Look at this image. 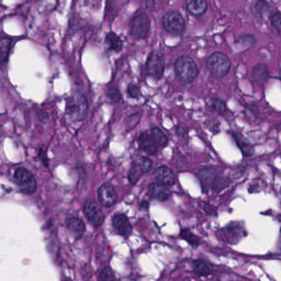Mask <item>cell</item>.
Wrapping results in <instances>:
<instances>
[{"label":"cell","instance_id":"6da1fadb","mask_svg":"<svg viewBox=\"0 0 281 281\" xmlns=\"http://www.w3.org/2000/svg\"><path fill=\"white\" fill-rule=\"evenodd\" d=\"M89 110V102L86 96L80 92H74L66 99L65 113L72 121H82L85 119Z\"/></svg>","mask_w":281,"mask_h":281},{"label":"cell","instance_id":"7a4b0ae2","mask_svg":"<svg viewBox=\"0 0 281 281\" xmlns=\"http://www.w3.org/2000/svg\"><path fill=\"white\" fill-rule=\"evenodd\" d=\"M176 74L179 80L183 83H190L194 82L199 75V68L195 61L189 55H182L176 61Z\"/></svg>","mask_w":281,"mask_h":281},{"label":"cell","instance_id":"3957f363","mask_svg":"<svg viewBox=\"0 0 281 281\" xmlns=\"http://www.w3.org/2000/svg\"><path fill=\"white\" fill-rule=\"evenodd\" d=\"M206 67L213 76L218 78H223L230 73L231 61L223 52H214L208 58Z\"/></svg>","mask_w":281,"mask_h":281},{"label":"cell","instance_id":"277c9868","mask_svg":"<svg viewBox=\"0 0 281 281\" xmlns=\"http://www.w3.org/2000/svg\"><path fill=\"white\" fill-rule=\"evenodd\" d=\"M162 26L166 33L175 37H181L186 29V21L177 11L166 12L162 17Z\"/></svg>","mask_w":281,"mask_h":281},{"label":"cell","instance_id":"5b68a950","mask_svg":"<svg viewBox=\"0 0 281 281\" xmlns=\"http://www.w3.org/2000/svg\"><path fill=\"white\" fill-rule=\"evenodd\" d=\"M13 179L20 191L25 195H33L37 189V183L33 173L25 167L16 169Z\"/></svg>","mask_w":281,"mask_h":281},{"label":"cell","instance_id":"8992f818","mask_svg":"<svg viewBox=\"0 0 281 281\" xmlns=\"http://www.w3.org/2000/svg\"><path fill=\"white\" fill-rule=\"evenodd\" d=\"M150 20L146 13L138 12L134 14L130 23V33L137 40L145 39L150 30Z\"/></svg>","mask_w":281,"mask_h":281},{"label":"cell","instance_id":"52a82bcc","mask_svg":"<svg viewBox=\"0 0 281 281\" xmlns=\"http://www.w3.org/2000/svg\"><path fill=\"white\" fill-rule=\"evenodd\" d=\"M145 67L148 75L156 80H159L164 73V59L157 52H151L148 58Z\"/></svg>","mask_w":281,"mask_h":281},{"label":"cell","instance_id":"ba28073f","mask_svg":"<svg viewBox=\"0 0 281 281\" xmlns=\"http://www.w3.org/2000/svg\"><path fill=\"white\" fill-rule=\"evenodd\" d=\"M83 212L87 219L93 227L98 229L102 226L105 220V215L97 202L94 201H87L83 206Z\"/></svg>","mask_w":281,"mask_h":281},{"label":"cell","instance_id":"9c48e42d","mask_svg":"<svg viewBox=\"0 0 281 281\" xmlns=\"http://www.w3.org/2000/svg\"><path fill=\"white\" fill-rule=\"evenodd\" d=\"M99 202L102 206L110 208L114 206L117 201V193L114 186L108 182L102 184L98 190Z\"/></svg>","mask_w":281,"mask_h":281},{"label":"cell","instance_id":"30bf717a","mask_svg":"<svg viewBox=\"0 0 281 281\" xmlns=\"http://www.w3.org/2000/svg\"><path fill=\"white\" fill-rule=\"evenodd\" d=\"M113 225L117 234L124 238H129L132 234V225L125 214H116L113 218Z\"/></svg>","mask_w":281,"mask_h":281},{"label":"cell","instance_id":"8fae6325","mask_svg":"<svg viewBox=\"0 0 281 281\" xmlns=\"http://www.w3.org/2000/svg\"><path fill=\"white\" fill-rule=\"evenodd\" d=\"M217 173L213 167H205L197 173V178L201 182V188L204 193H208L213 188L214 180L216 178Z\"/></svg>","mask_w":281,"mask_h":281},{"label":"cell","instance_id":"7c38bea8","mask_svg":"<svg viewBox=\"0 0 281 281\" xmlns=\"http://www.w3.org/2000/svg\"><path fill=\"white\" fill-rule=\"evenodd\" d=\"M148 194L153 199L161 202L167 201L171 196V191L167 186L158 182L149 184L148 187Z\"/></svg>","mask_w":281,"mask_h":281},{"label":"cell","instance_id":"4fadbf2b","mask_svg":"<svg viewBox=\"0 0 281 281\" xmlns=\"http://www.w3.org/2000/svg\"><path fill=\"white\" fill-rule=\"evenodd\" d=\"M138 146L144 152L149 155H155L158 154V146L152 138L151 134L144 132L138 137Z\"/></svg>","mask_w":281,"mask_h":281},{"label":"cell","instance_id":"5bb4252c","mask_svg":"<svg viewBox=\"0 0 281 281\" xmlns=\"http://www.w3.org/2000/svg\"><path fill=\"white\" fill-rule=\"evenodd\" d=\"M186 11L195 17H201L207 11V0H185Z\"/></svg>","mask_w":281,"mask_h":281},{"label":"cell","instance_id":"9a60e30c","mask_svg":"<svg viewBox=\"0 0 281 281\" xmlns=\"http://www.w3.org/2000/svg\"><path fill=\"white\" fill-rule=\"evenodd\" d=\"M154 177L158 182L164 184L166 186H173L175 184V176L171 169L166 166H160L157 167L154 171Z\"/></svg>","mask_w":281,"mask_h":281},{"label":"cell","instance_id":"2e32d148","mask_svg":"<svg viewBox=\"0 0 281 281\" xmlns=\"http://www.w3.org/2000/svg\"><path fill=\"white\" fill-rule=\"evenodd\" d=\"M65 223L67 225L68 229L74 234L77 239L82 238V236L85 234L86 228H85V222L80 218L69 217L66 219Z\"/></svg>","mask_w":281,"mask_h":281},{"label":"cell","instance_id":"e0dca14e","mask_svg":"<svg viewBox=\"0 0 281 281\" xmlns=\"http://www.w3.org/2000/svg\"><path fill=\"white\" fill-rule=\"evenodd\" d=\"M193 270L199 276H208L212 274L214 269L210 262L204 260H195L193 262Z\"/></svg>","mask_w":281,"mask_h":281},{"label":"cell","instance_id":"ac0fdd59","mask_svg":"<svg viewBox=\"0 0 281 281\" xmlns=\"http://www.w3.org/2000/svg\"><path fill=\"white\" fill-rule=\"evenodd\" d=\"M252 75L255 80L260 85H264L269 78V72L267 66L265 64H258L252 69Z\"/></svg>","mask_w":281,"mask_h":281},{"label":"cell","instance_id":"d6986e66","mask_svg":"<svg viewBox=\"0 0 281 281\" xmlns=\"http://www.w3.org/2000/svg\"><path fill=\"white\" fill-rule=\"evenodd\" d=\"M105 43L108 46L109 49L113 51L120 52L123 48V41L119 36L114 32H110L105 37Z\"/></svg>","mask_w":281,"mask_h":281},{"label":"cell","instance_id":"ffe728a7","mask_svg":"<svg viewBox=\"0 0 281 281\" xmlns=\"http://www.w3.org/2000/svg\"><path fill=\"white\" fill-rule=\"evenodd\" d=\"M233 138L236 141V143L238 145L239 149L242 150V154L246 157H250L253 154V148L248 141L242 136V134L238 133H234L233 134Z\"/></svg>","mask_w":281,"mask_h":281},{"label":"cell","instance_id":"44dd1931","mask_svg":"<svg viewBox=\"0 0 281 281\" xmlns=\"http://www.w3.org/2000/svg\"><path fill=\"white\" fill-rule=\"evenodd\" d=\"M238 47L243 50H249L256 45V37L251 34H242L236 41Z\"/></svg>","mask_w":281,"mask_h":281},{"label":"cell","instance_id":"7402d4cb","mask_svg":"<svg viewBox=\"0 0 281 281\" xmlns=\"http://www.w3.org/2000/svg\"><path fill=\"white\" fill-rule=\"evenodd\" d=\"M12 40L9 37H2L0 41V52H1V62L6 63L9 60V52L11 50Z\"/></svg>","mask_w":281,"mask_h":281},{"label":"cell","instance_id":"603a6c76","mask_svg":"<svg viewBox=\"0 0 281 281\" xmlns=\"http://www.w3.org/2000/svg\"><path fill=\"white\" fill-rule=\"evenodd\" d=\"M152 138H154L155 143L157 144L158 147H164L168 143V138L164 133L162 132V130L160 128L154 127L150 131Z\"/></svg>","mask_w":281,"mask_h":281},{"label":"cell","instance_id":"cb8c5ba5","mask_svg":"<svg viewBox=\"0 0 281 281\" xmlns=\"http://www.w3.org/2000/svg\"><path fill=\"white\" fill-rule=\"evenodd\" d=\"M144 173L141 170L136 162H133L132 166L130 167V172L128 174V179L130 181L131 185H135L138 182V180L140 179Z\"/></svg>","mask_w":281,"mask_h":281},{"label":"cell","instance_id":"d4e9b609","mask_svg":"<svg viewBox=\"0 0 281 281\" xmlns=\"http://www.w3.org/2000/svg\"><path fill=\"white\" fill-rule=\"evenodd\" d=\"M180 237H181L183 240L188 242L189 244L191 245L193 247H197V246L201 243L200 238L189 230H181Z\"/></svg>","mask_w":281,"mask_h":281},{"label":"cell","instance_id":"484cf974","mask_svg":"<svg viewBox=\"0 0 281 281\" xmlns=\"http://www.w3.org/2000/svg\"><path fill=\"white\" fill-rule=\"evenodd\" d=\"M255 10L260 17H264L265 16L268 15L270 12V6L266 0H258L255 5Z\"/></svg>","mask_w":281,"mask_h":281},{"label":"cell","instance_id":"4316f807","mask_svg":"<svg viewBox=\"0 0 281 281\" xmlns=\"http://www.w3.org/2000/svg\"><path fill=\"white\" fill-rule=\"evenodd\" d=\"M106 97L108 98L110 102H113V103H117L121 99V92L117 87H108V89L106 90Z\"/></svg>","mask_w":281,"mask_h":281},{"label":"cell","instance_id":"83f0119b","mask_svg":"<svg viewBox=\"0 0 281 281\" xmlns=\"http://www.w3.org/2000/svg\"><path fill=\"white\" fill-rule=\"evenodd\" d=\"M210 105H211V107H212L213 110H215L218 114L223 115V114L227 113V106H226L225 102L221 99L214 98V99L211 100Z\"/></svg>","mask_w":281,"mask_h":281},{"label":"cell","instance_id":"f1b7e54d","mask_svg":"<svg viewBox=\"0 0 281 281\" xmlns=\"http://www.w3.org/2000/svg\"><path fill=\"white\" fill-rule=\"evenodd\" d=\"M135 162L138 163L141 170L143 171L144 174H146V173L151 171L153 162L147 157H140Z\"/></svg>","mask_w":281,"mask_h":281},{"label":"cell","instance_id":"f546056e","mask_svg":"<svg viewBox=\"0 0 281 281\" xmlns=\"http://www.w3.org/2000/svg\"><path fill=\"white\" fill-rule=\"evenodd\" d=\"M242 228L238 224V223H231L229 227L226 229L227 233L230 234V240L234 241V234H235L236 239L237 241L239 240L240 238H242V233H238V231H240Z\"/></svg>","mask_w":281,"mask_h":281},{"label":"cell","instance_id":"4dcf8cb0","mask_svg":"<svg viewBox=\"0 0 281 281\" xmlns=\"http://www.w3.org/2000/svg\"><path fill=\"white\" fill-rule=\"evenodd\" d=\"M229 180L228 178H223V177H218L217 176L216 178L214 180V185H213V190H215L216 192H219L220 190L224 189L229 186Z\"/></svg>","mask_w":281,"mask_h":281},{"label":"cell","instance_id":"1f68e13d","mask_svg":"<svg viewBox=\"0 0 281 281\" xmlns=\"http://www.w3.org/2000/svg\"><path fill=\"white\" fill-rule=\"evenodd\" d=\"M98 279L101 281L113 280V279H117V277L113 269L110 268V266H106L100 272Z\"/></svg>","mask_w":281,"mask_h":281},{"label":"cell","instance_id":"d6a6232c","mask_svg":"<svg viewBox=\"0 0 281 281\" xmlns=\"http://www.w3.org/2000/svg\"><path fill=\"white\" fill-rule=\"evenodd\" d=\"M127 93L130 98L138 99L141 97L140 88L134 83H130L127 87Z\"/></svg>","mask_w":281,"mask_h":281},{"label":"cell","instance_id":"836d02e7","mask_svg":"<svg viewBox=\"0 0 281 281\" xmlns=\"http://www.w3.org/2000/svg\"><path fill=\"white\" fill-rule=\"evenodd\" d=\"M271 24L275 27L277 33L281 35V13L279 12H275L272 16H271Z\"/></svg>","mask_w":281,"mask_h":281},{"label":"cell","instance_id":"e575fe53","mask_svg":"<svg viewBox=\"0 0 281 281\" xmlns=\"http://www.w3.org/2000/svg\"><path fill=\"white\" fill-rule=\"evenodd\" d=\"M39 158H41V162H43V164L45 166H49L48 164V158L47 155H46V152L44 151L43 149H40L39 151Z\"/></svg>","mask_w":281,"mask_h":281},{"label":"cell","instance_id":"d590c367","mask_svg":"<svg viewBox=\"0 0 281 281\" xmlns=\"http://www.w3.org/2000/svg\"><path fill=\"white\" fill-rule=\"evenodd\" d=\"M143 2L145 4V7L149 9H154V5H155L154 0H143Z\"/></svg>","mask_w":281,"mask_h":281},{"label":"cell","instance_id":"8d00e7d4","mask_svg":"<svg viewBox=\"0 0 281 281\" xmlns=\"http://www.w3.org/2000/svg\"><path fill=\"white\" fill-rule=\"evenodd\" d=\"M139 206H140L142 209H145V210H148V208L149 207V202H148L147 201H141L140 204H139Z\"/></svg>","mask_w":281,"mask_h":281},{"label":"cell","instance_id":"74e56055","mask_svg":"<svg viewBox=\"0 0 281 281\" xmlns=\"http://www.w3.org/2000/svg\"><path fill=\"white\" fill-rule=\"evenodd\" d=\"M186 132V128H184V127H182V126H181V127H180L179 129H178V133H179L180 134H184Z\"/></svg>","mask_w":281,"mask_h":281},{"label":"cell","instance_id":"f35d334b","mask_svg":"<svg viewBox=\"0 0 281 281\" xmlns=\"http://www.w3.org/2000/svg\"><path fill=\"white\" fill-rule=\"evenodd\" d=\"M279 248L281 249V230H280V234H279Z\"/></svg>","mask_w":281,"mask_h":281}]
</instances>
